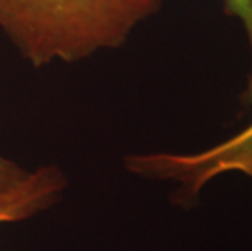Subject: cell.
Wrapping results in <instances>:
<instances>
[{
    "label": "cell",
    "mask_w": 252,
    "mask_h": 251,
    "mask_svg": "<svg viewBox=\"0 0 252 251\" xmlns=\"http://www.w3.org/2000/svg\"><path fill=\"white\" fill-rule=\"evenodd\" d=\"M163 0H0V33L34 69L124 46Z\"/></svg>",
    "instance_id": "6da1fadb"
},
{
    "label": "cell",
    "mask_w": 252,
    "mask_h": 251,
    "mask_svg": "<svg viewBox=\"0 0 252 251\" xmlns=\"http://www.w3.org/2000/svg\"><path fill=\"white\" fill-rule=\"evenodd\" d=\"M28 173L30 170L23 168L15 160L0 153V193L23 181Z\"/></svg>",
    "instance_id": "5b68a950"
},
{
    "label": "cell",
    "mask_w": 252,
    "mask_h": 251,
    "mask_svg": "<svg viewBox=\"0 0 252 251\" xmlns=\"http://www.w3.org/2000/svg\"><path fill=\"white\" fill-rule=\"evenodd\" d=\"M223 12L226 17L238 20L244 30L249 47V71L246 75V85L241 92V105L252 109V0H221Z\"/></svg>",
    "instance_id": "277c9868"
},
{
    "label": "cell",
    "mask_w": 252,
    "mask_h": 251,
    "mask_svg": "<svg viewBox=\"0 0 252 251\" xmlns=\"http://www.w3.org/2000/svg\"><path fill=\"white\" fill-rule=\"evenodd\" d=\"M124 165L132 175L174 183L171 201L181 207H192L202 189L218 176L241 173L252 179V122L205 150L135 153L126 157Z\"/></svg>",
    "instance_id": "7a4b0ae2"
},
{
    "label": "cell",
    "mask_w": 252,
    "mask_h": 251,
    "mask_svg": "<svg viewBox=\"0 0 252 251\" xmlns=\"http://www.w3.org/2000/svg\"><path fill=\"white\" fill-rule=\"evenodd\" d=\"M68 181L56 165H44L30 172L18 184L0 193V223L26 220L49 209L61 199Z\"/></svg>",
    "instance_id": "3957f363"
}]
</instances>
